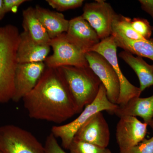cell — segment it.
<instances>
[{
    "label": "cell",
    "mask_w": 153,
    "mask_h": 153,
    "mask_svg": "<svg viewBox=\"0 0 153 153\" xmlns=\"http://www.w3.org/2000/svg\"><path fill=\"white\" fill-rule=\"evenodd\" d=\"M22 100L31 118L57 124L81 112L57 68L46 67L35 87Z\"/></svg>",
    "instance_id": "cell-1"
},
{
    "label": "cell",
    "mask_w": 153,
    "mask_h": 153,
    "mask_svg": "<svg viewBox=\"0 0 153 153\" xmlns=\"http://www.w3.org/2000/svg\"><path fill=\"white\" fill-rule=\"evenodd\" d=\"M20 34L13 25L0 27V103L12 100L18 63L17 52Z\"/></svg>",
    "instance_id": "cell-2"
},
{
    "label": "cell",
    "mask_w": 153,
    "mask_h": 153,
    "mask_svg": "<svg viewBox=\"0 0 153 153\" xmlns=\"http://www.w3.org/2000/svg\"><path fill=\"white\" fill-rule=\"evenodd\" d=\"M57 68L81 112L96 98L101 81L89 66H63Z\"/></svg>",
    "instance_id": "cell-3"
},
{
    "label": "cell",
    "mask_w": 153,
    "mask_h": 153,
    "mask_svg": "<svg viewBox=\"0 0 153 153\" xmlns=\"http://www.w3.org/2000/svg\"><path fill=\"white\" fill-rule=\"evenodd\" d=\"M118 105L109 101L107 96L106 90L102 83L96 98L92 103L85 107L81 114L71 122L63 125L54 126L51 129V133L61 141L62 147L69 149L75 134L91 116L97 113L106 111L113 114Z\"/></svg>",
    "instance_id": "cell-4"
},
{
    "label": "cell",
    "mask_w": 153,
    "mask_h": 153,
    "mask_svg": "<svg viewBox=\"0 0 153 153\" xmlns=\"http://www.w3.org/2000/svg\"><path fill=\"white\" fill-rule=\"evenodd\" d=\"M0 153H45L44 146L30 132L14 125L0 126Z\"/></svg>",
    "instance_id": "cell-5"
},
{
    "label": "cell",
    "mask_w": 153,
    "mask_h": 153,
    "mask_svg": "<svg viewBox=\"0 0 153 153\" xmlns=\"http://www.w3.org/2000/svg\"><path fill=\"white\" fill-rule=\"evenodd\" d=\"M49 46L53 54L44 61L47 67L57 68L63 66L85 67L88 66L85 52L69 39L66 33L51 39Z\"/></svg>",
    "instance_id": "cell-6"
},
{
    "label": "cell",
    "mask_w": 153,
    "mask_h": 153,
    "mask_svg": "<svg viewBox=\"0 0 153 153\" xmlns=\"http://www.w3.org/2000/svg\"><path fill=\"white\" fill-rule=\"evenodd\" d=\"M117 47L114 37L111 36L102 40L89 52H96L100 54L111 64L120 83V94L117 105H123L131 99L140 97L142 91L139 87L131 84L122 72L118 61Z\"/></svg>",
    "instance_id": "cell-7"
},
{
    "label": "cell",
    "mask_w": 153,
    "mask_h": 153,
    "mask_svg": "<svg viewBox=\"0 0 153 153\" xmlns=\"http://www.w3.org/2000/svg\"><path fill=\"white\" fill-rule=\"evenodd\" d=\"M116 13L109 3L97 0L85 4L81 15L97 33L100 41L111 36Z\"/></svg>",
    "instance_id": "cell-8"
},
{
    "label": "cell",
    "mask_w": 153,
    "mask_h": 153,
    "mask_svg": "<svg viewBox=\"0 0 153 153\" xmlns=\"http://www.w3.org/2000/svg\"><path fill=\"white\" fill-rule=\"evenodd\" d=\"M85 58L89 67L105 87L109 101L117 104L120 94V83L111 64L103 56L96 52H86Z\"/></svg>",
    "instance_id": "cell-9"
},
{
    "label": "cell",
    "mask_w": 153,
    "mask_h": 153,
    "mask_svg": "<svg viewBox=\"0 0 153 153\" xmlns=\"http://www.w3.org/2000/svg\"><path fill=\"white\" fill-rule=\"evenodd\" d=\"M148 125L136 117L120 118L116 130V138L119 148V153H127L131 149L145 139Z\"/></svg>",
    "instance_id": "cell-10"
},
{
    "label": "cell",
    "mask_w": 153,
    "mask_h": 153,
    "mask_svg": "<svg viewBox=\"0 0 153 153\" xmlns=\"http://www.w3.org/2000/svg\"><path fill=\"white\" fill-rule=\"evenodd\" d=\"M110 140L109 126L102 112L97 113L78 130L74 140L107 148Z\"/></svg>",
    "instance_id": "cell-11"
},
{
    "label": "cell",
    "mask_w": 153,
    "mask_h": 153,
    "mask_svg": "<svg viewBox=\"0 0 153 153\" xmlns=\"http://www.w3.org/2000/svg\"><path fill=\"white\" fill-rule=\"evenodd\" d=\"M46 68L44 62L18 63L15 76V93L12 100L18 102L38 83Z\"/></svg>",
    "instance_id": "cell-12"
},
{
    "label": "cell",
    "mask_w": 153,
    "mask_h": 153,
    "mask_svg": "<svg viewBox=\"0 0 153 153\" xmlns=\"http://www.w3.org/2000/svg\"><path fill=\"white\" fill-rule=\"evenodd\" d=\"M66 34L86 53L101 41L95 30L81 16L69 20Z\"/></svg>",
    "instance_id": "cell-13"
},
{
    "label": "cell",
    "mask_w": 153,
    "mask_h": 153,
    "mask_svg": "<svg viewBox=\"0 0 153 153\" xmlns=\"http://www.w3.org/2000/svg\"><path fill=\"white\" fill-rule=\"evenodd\" d=\"M50 50L49 45L38 44L24 31L20 35L17 62L18 63L44 62L48 57Z\"/></svg>",
    "instance_id": "cell-14"
},
{
    "label": "cell",
    "mask_w": 153,
    "mask_h": 153,
    "mask_svg": "<svg viewBox=\"0 0 153 153\" xmlns=\"http://www.w3.org/2000/svg\"><path fill=\"white\" fill-rule=\"evenodd\" d=\"M119 118L139 117L148 126L153 119V94L149 97L131 99L126 104L118 105L114 113Z\"/></svg>",
    "instance_id": "cell-15"
},
{
    "label": "cell",
    "mask_w": 153,
    "mask_h": 153,
    "mask_svg": "<svg viewBox=\"0 0 153 153\" xmlns=\"http://www.w3.org/2000/svg\"><path fill=\"white\" fill-rule=\"evenodd\" d=\"M36 14L50 39H54L68 30L69 21L61 13L51 11L39 5L35 8Z\"/></svg>",
    "instance_id": "cell-16"
},
{
    "label": "cell",
    "mask_w": 153,
    "mask_h": 153,
    "mask_svg": "<svg viewBox=\"0 0 153 153\" xmlns=\"http://www.w3.org/2000/svg\"><path fill=\"white\" fill-rule=\"evenodd\" d=\"M119 56L135 72L139 80V88L142 92L153 85V64L150 65L142 57H135L124 50L119 53Z\"/></svg>",
    "instance_id": "cell-17"
},
{
    "label": "cell",
    "mask_w": 153,
    "mask_h": 153,
    "mask_svg": "<svg viewBox=\"0 0 153 153\" xmlns=\"http://www.w3.org/2000/svg\"><path fill=\"white\" fill-rule=\"evenodd\" d=\"M114 37L117 47L132 55L146 57L153 61V38L149 40H133L128 39L115 30H112L111 35Z\"/></svg>",
    "instance_id": "cell-18"
},
{
    "label": "cell",
    "mask_w": 153,
    "mask_h": 153,
    "mask_svg": "<svg viewBox=\"0 0 153 153\" xmlns=\"http://www.w3.org/2000/svg\"><path fill=\"white\" fill-rule=\"evenodd\" d=\"M24 32L38 44L49 45L51 39L36 15L35 8L29 7L23 12Z\"/></svg>",
    "instance_id": "cell-19"
},
{
    "label": "cell",
    "mask_w": 153,
    "mask_h": 153,
    "mask_svg": "<svg viewBox=\"0 0 153 153\" xmlns=\"http://www.w3.org/2000/svg\"><path fill=\"white\" fill-rule=\"evenodd\" d=\"M131 20V18L117 14L113 22L112 30L117 31L131 40H146L134 30L132 27Z\"/></svg>",
    "instance_id": "cell-20"
},
{
    "label": "cell",
    "mask_w": 153,
    "mask_h": 153,
    "mask_svg": "<svg viewBox=\"0 0 153 153\" xmlns=\"http://www.w3.org/2000/svg\"><path fill=\"white\" fill-rule=\"evenodd\" d=\"M70 153H112L109 149L73 140L68 149Z\"/></svg>",
    "instance_id": "cell-21"
},
{
    "label": "cell",
    "mask_w": 153,
    "mask_h": 153,
    "mask_svg": "<svg viewBox=\"0 0 153 153\" xmlns=\"http://www.w3.org/2000/svg\"><path fill=\"white\" fill-rule=\"evenodd\" d=\"M131 25L137 33L146 40L150 39L153 32V27L147 19L134 18L131 20Z\"/></svg>",
    "instance_id": "cell-22"
},
{
    "label": "cell",
    "mask_w": 153,
    "mask_h": 153,
    "mask_svg": "<svg viewBox=\"0 0 153 153\" xmlns=\"http://www.w3.org/2000/svg\"><path fill=\"white\" fill-rule=\"evenodd\" d=\"M50 7L60 12L79 7L84 2L83 0H47Z\"/></svg>",
    "instance_id": "cell-23"
},
{
    "label": "cell",
    "mask_w": 153,
    "mask_h": 153,
    "mask_svg": "<svg viewBox=\"0 0 153 153\" xmlns=\"http://www.w3.org/2000/svg\"><path fill=\"white\" fill-rule=\"evenodd\" d=\"M45 153H67L60 146L53 134H49L47 136L44 146Z\"/></svg>",
    "instance_id": "cell-24"
},
{
    "label": "cell",
    "mask_w": 153,
    "mask_h": 153,
    "mask_svg": "<svg viewBox=\"0 0 153 153\" xmlns=\"http://www.w3.org/2000/svg\"><path fill=\"white\" fill-rule=\"evenodd\" d=\"M127 153H153V137L149 139L145 138Z\"/></svg>",
    "instance_id": "cell-25"
},
{
    "label": "cell",
    "mask_w": 153,
    "mask_h": 153,
    "mask_svg": "<svg viewBox=\"0 0 153 153\" xmlns=\"http://www.w3.org/2000/svg\"><path fill=\"white\" fill-rule=\"evenodd\" d=\"M28 1L26 0H3L4 9L6 14L10 12L16 13L19 6Z\"/></svg>",
    "instance_id": "cell-26"
},
{
    "label": "cell",
    "mask_w": 153,
    "mask_h": 153,
    "mask_svg": "<svg viewBox=\"0 0 153 153\" xmlns=\"http://www.w3.org/2000/svg\"><path fill=\"white\" fill-rule=\"evenodd\" d=\"M141 7L153 19V0H140Z\"/></svg>",
    "instance_id": "cell-27"
},
{
    "label": "cell",
    "mask_w": 153,
    "mask_h": 153,
    "mask_svg": "<svg viewBox=\"0 0 153 153\" xmlns=\"http://www.w3.org/2000/svg\"><path fill=\"white\" fill-rule=\"evenodd\" d=\"M6 14L4 9L3 0H0V21L2 20Z\"/></svg>",
    "instance_id": "cell-28"
},
{
    "label": "cell",
    "mask_w": 153,
    "mask_h": 153,
    "mask_svg": "<svg viewBox=\"0 0 153 153\" xmlns=\"http://www.w3.org/2000/svg\"><path fill=\"white\" fill-rule=\"evenodd\" d=\"M151 127V128H152V129L153 131V120H152V122L149 125Z\"/></svg>",
    "instance_id": "cell-29"
},
{
    "label": "cell",
    "mask_w": 153,
    "mask_h": 153,
    "mask_svg": "<svg viewBox=\"0 0 153 153\" xmlns=\"http://www.w3.org/2000/svg\"></svg>",
    "instance_id": "cell-30"
}]
</instances>
